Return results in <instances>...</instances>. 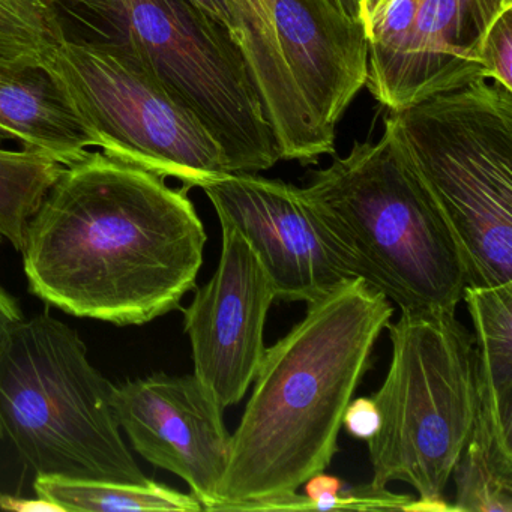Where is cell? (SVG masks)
<instances>
[{"label":"cell","mask_w":512,"mask_h":512,"mask_svg":"<svg viewBox=\"0 0 512 512\" xmlns=\"http://www.w3.org/2000/svg\"><path fill=\"white\" fill-rule=\"evenodd\" d=\"M112 406L134 451L184 479L203 511H214L232 434L212 392L194 374L155 373L113 385Z\"/></svg>","instance_id":"10"},{"label":"cell","mask_w":512,"mask_h":512,"mask_svg":"<svg viewBox=\"0 0 512 512\" xmlns=\"http://www.w3.org/2000/svg\"><path fill=\"white\" fill-rule=\"evenodd\" d=\"M44 64L110 157L176 179L188 190L229 175L217 140L127 44L67 37Z\"/></svg>","instance_id":"8"},{"label":"cell","mask_w":512,"mask_h":512,"mask_svg":"<svg viewBox=\"0 0 512 512\" xmlns=\"http://www.w3.org/2000/svg\"><path fill=\"white\" fill-rule=\"evenodd\" d=\"M190 112L226 155L230 173L281 160L271 125L232 32L190 0H82Z\"/></svg>","instance_id":"7"},{"label":"cell","mask_w":512,"mask_h":512,"mask_svg":"<svg viewBox=\"0 0 512 512\" xmlns=\"http://www.w3.org/2000/svg\"><path fill=\"white\" fill-rule=\"evenodd\" d=\"M202 190L220 223L250 245L277 301L310 304L353 278L299 187L259 173H229Z\"/></svg>","instance_id":"9"},{"label":"cell","mask_w":512,"mask_h":512,"mask_svg":"<svg viewBox=\"0 0 512 512\" xmlns=\"http://www.w3.org/2000/svg\"><path fill=\"white\" fill-rule=\"evenodd\" d=\"M392 359L373 400L382 427L367 440L373 479L406 482L418 493L410 511H451L443 491L451 479L478 404V353L455 311L401 310L386 328Z\"/></svg>","instance_id":"6"},{"label":"cell","mask_w":512,"mask_h":512,"mask_svg":"<svg viewBox=\"0 0 512 512\" xmlns=\"http://www.w3.org/2000/svg\"><path fill=\"white\" fill-rule=\"evenodd\" d=\"M188 191L103 151L65 166L26 227L29 292L116 326L178 310L208 241Z\"/></svg>","instance_id":"1"},{"label":"cell","mask_w":512,"mask_h":512,"mask_svg":"<svg viewBox=\"0 0 512 512\" xmlns=\"http://www.w3.org/2000/svg\"><path fill=\"white\" fill-rule=\"evenodd\" d=\"M274 23L299 94L320 127L335 133L367 83L370 44L364 25L331 0H275Z\"/></svg>","instance_id":"13"},{"label":"cell","mask_w":512,"mask_h":512,"mask_svg":"<svg viewBox=\"0 0 512 512\" xmlns=\"http://www.w3.org/2000/svg\"><path fill=\"white\" fill-rule=\"evenodd\" d=\"M512 0H425L403 46L368 67L365 88L388 112L487 80L482 46Z\"/></svg>","instance_id":"12"},{"label":"cell","mask_w":512,"mask_h":512,"mask_svg":"<svg viewBox=\"0 0 512 512\" xmlns=\"http://www.w3.org/2000/svg\"><path fill=\"white\" fill-rule=\"evenodd\" d=\"M463 301L475 328L478 401L512 442V283L466 286Z\"/></svg>","instance_id":"16"},{"label":"cell","mask_w":512,"mask_h":512,"mask_svg":"<svg viewBox=\"0 0 512 512\" xmlns=\"http://www.w3.org/2000/svg\"><path fill=\"white\" fill-rule=\"evenodd\" d=\"M299 191L353 278L401 310L455 311L463 301L457 244L386 131L353 143Z\"/></svg>","instance_id":"3"},{"label":"cell","mask_w":512,"mask_h":512,"mask_svg":"<svg viewBox=\"0 0 512 512\" xmlns=\"http://www.w3.org/2000/svg\"><path fill=\"white\" fill-rule=\"evenodd\" d=\"M112 392L79 332L49 311L0 340V430L37 476L148 481L122 439Z\"/></svg>","instance_id":"5"},{"label":"cell","mask_w":512,"mask_h":512,"mask_svg":"<svg viewBox=\"0 0 512 512\" xmlns=\"http://www.w3.org/2000/svg\"><path fill=\"white\" fill-rule=\"evenodd\" d=\"M16 140L62 166L103 149L97 131L41 61H0V142Z\"/></svg>","instance_id":"15"},{"label":"cell","mask_w":512,"mask_h":512,"mask_svg":"<svg viewBox=\"0 0 512 512\" xmlns=\"http://www.w3.org/2000/svg\"><path fill=\"white\" fill-rule=\"evenodd\" d=\"M64 167L44 152L0 149V245L22 251L29 220Z\"/></svg>","instance_id":"19"},{"label":"cell","mask_w":512,"mask_h":512,"mask_svg":"<svg viewBox=\"0 0 512 512\" xmlns=\"http://www.w3.org/2000/svg\"><path fill=\"white\" fill-rule=\"evenodd\" d=\"M22 307L16 296L11 295L5 287L0 286V340L11 325L23 319Z\"/></svg>","instance_id":"26"},{"label":"cell","mask_w":512,"mask_h":512,"mask_svg":"<svg viewBox=\"0 0 512 512\" xmlns=\"http://www.w3.org/2000/svg\"><path fill=\"white\" fill-rule=\"evenodd\" d=\"M344 482L337 476L316 473L304 482V494L310 499L313 511H335V500Z\"/></svg>","instance_id":"25"},{"label":"cell","mask_w":512,"mask_h":512,"mask_svg":"<svg viewBox=\"0 0 512 512\" xmlns=\"http://www.w3.org/2000/svg\"><path fill=\"white\" fill-rule=\"evenodd\" d=\"M451 511L512 512V442L497 428L484 404H476L469 439L451 473Z\"/></svg>","instance_id":"17"},{"label":"cell","mask_w":512,"mask_h":512,"mask_svg":"<svg viewBox=\"0 0 512 512\" xmlns=\"http://www.w3.org/2000/svg\"><path fill=\"white\" fill-rule=\"evenodd\" d=\"M341 427L346 428L350 436L359 440L373 439L382 427V413L371 397L356 398L347 404Z\"/></svg>","instance_id":"24"},{"label":"cell","mask_w":512,"mask_h":512,"mask_svg":"<svg viewBox=\"0 0 512 512\" xmlns=\"http://www.w3.org/2000/svg\"><path fill=\"white\" fill-rule=\"evenodd\" d=\"M56 4H73L79 5L82 0H55Z\"/></svg>","instance_id":"29"},{"label":"cell","mask_w":512,"mask_h":512,"mask_svg":"<svg viewBox=\"0 0 512 512\" xmlns=\"http://www.w3.org/2000/svg\"><path fill=\"white\" fill-rule=\"evenodd\" d=\"M190 2H193L200 10L208 13L212 19L223 23V25L232 32V16H230L229 8H227L224 0H190Z\"/></svg>","instance_id":"27"},{"label":"cell","mask_w":512,"mask_h":512,"mask_svg":"<svg viewBox=\"0 0 512 512\" xmlns=\"http://www.w3.org/2000/svg\"><path fill=\"white\" fill-rule=\"evenodd\" d=\"M415 500V497L391 493L386 487H376L371 482L356 487L344 484L335 500V511H410Z\"/></svg>","instance_id":"23"},{"label":"cell","mask_w":512,"mask_h":512,"mask_svg":"<svg viewBox=\"0 0 512 512\" xmlns=\"http://www.w3.org/2000/svg\"><path fill=\"white\" fill-rule=\"evenodd\" d=\"M425 0H362L361 22L370 44L368 67L394 55L409 37Z\"/></svg>","instance_id":"21"},{"label":"cell","mask_w":512,"mask_h":512,"mask_svg":"<svg viewBox=\"0 0 512 512\" xmlns=\"http://www.w3.org/2000/svg\"><path fill=\"white\" fill-rule=\"evenodd\" d=\"M67 38L55 0H0V61H41Z\"/></svg>","instance_id":"20"},{"label":"cell","mask_w":512,"mask_h":512,"mask_svg":"<svg viewBox=\"0 0 512 512\" xmlns=\"http://www.w3.org/2000/svg\"><path fill=\"white\" fill-rule=\"evenodd\" d=\"M238 41L271 125L281 160L302 166L335 154V134L320 127L299 94L278 46L275 0H224Z\"/></svg>","instance_id":"14"},{"label":"cell","mask_w":512,"mask_h":512,"mask_svg":"<svg viewBox=\"0 0 512 512\" xmlns=\"http://www.w3.org/2000/svg\"><path fill=\"white\" fill-rule=\"evenodd\" d=\"M332 4L344 14L353 20H361V2L362 0H331Z\"/></svg>","instance_id":"28"},{"label":"cell","mask_w":512,"mask_h":512,"mask_svg":"<svg viewBox=\"0 0 512 512\" xmlns=\"http://www.w3.org/2000/svg\"><path fill=\"white\" fill-rule=\"evenodd\" d=\"M383 131L448 226L467 286L512 283V92L478 80L388 112Z\"/></svg>","instance_id":"4"},{"label":"cell","mask_w":512,"mask_h":512,"mask_svg":"<svg viewBox=\"0 0 512 512\" xmlns=\"http://www.w3.org/2000/svg\"><path fill=\"white\" fill-rule=\"evenodd\" d=\"M221 224V254L205 286L184 308L194 376L223 409L241 403L265 353V323L274 289L250 245Z\"/></svg>","instance_id":"11"},{"label":"cell","mask_w":512,"mask_h":512,"mask_svg":"<svg viewBox=\"0 0 512 512\" xmlns=\"http://www.w3.org/2000/svg\"><path fill=\"white\" fill-rule=\"evenodd\" d=\"M34 490L59 511H203L193 494L181 493L157 481L143 484L37 476Z\"/></svg>","instance_id":"18"},{"label":"cell","mask_w":512,"mask_h":512,"mask_svg":"<svg viewBox=\"0 0 512 512\" xmlns=\"http://www.w3.org/2000/svg\"><path fill=\"white\" fill-rule=\"evenodd\" d=\"M391 301L361 278L341 281L265 349L230 439L214 511L295 493L338 452L344 410L391 322Z\"/></svg>","instance_id":"2"},{"label":"cell","mask_w":512,"mask_h":512,"mask_svg":"<svg viewBox=\"0 0 512 512\" xmlns=\"http://www.w3.org/2000/svg\"><path fill=\"white\" fill-rule=\"evenodd\" d=\"M482 65L487 80L512 92V10L505 11L488 31Z\"/></svg>","instance_id":"22"},{"label":"cell","mask_w":512,"mask_h":512,"mask_svg":"<svg viewBox=\"0 0 512 512\" xmlns=\"http://www.w3.org/2000/svg\"><path fill=\"white\" fill-rule=\"evenodd\" d=\"M2 437H4V433H2V430H0V439H2Z\"/></svg>","instance_id":"30"}]
</instances>
